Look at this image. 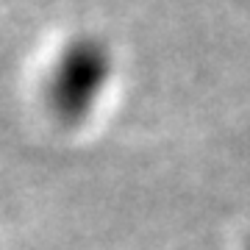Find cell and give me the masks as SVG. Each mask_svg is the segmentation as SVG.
I'll list each match as a JSON object with an SVG mask.
<instances>
[{"label": "cell", "mask_w": 250, "mask_h": 250, "mask_svg": "<svg viewBox=\"0 0 250 250\" xmlns=\"http://www.w3.org/2000/svg\"><path fill=\"white\" fill-rule=\"evenodd\" d=\"M117 81V50L92 28L62 36L39 75V108L62 134L86 131L106 108Z\"/></svg>", "instance_id": "6da1fadb"}, {"label": "cell", "mask_w": 250, "mask_h": 250, "mask_svg": "<svg viewBox=\"0 0 250 250\" xmlns=\"http://www.w3.org/2000/svg\"><path fill=\"white\" fill-rule=\"evenodd\" d=\"M245 250H250V239H248V242H245Z\"/></svg>", "instance_id": "7a4b0ae2"}]
</instances>
